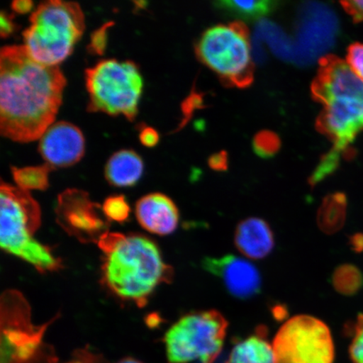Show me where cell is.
Masks as SVG:
<instances>
[{
	"instance_id": "cell-1",
	"label": "cell",
	"mask_w": 363,
	"mask_h": 363,
	"mask_svg": "<svg viewBox=\"0 0 363 363\" xmlns=\"http://www.w3.org/2000/svg\"><path fill=\"white\" fill-rule=\"evenodd\" d=\"M67 81L58 66L34 60L24 45L0 52V133L15 142L42 138L53 124Z\"/></svg>"
},
{
	"instance_id": "cell-2",
	"label": "cell",
	"mask_w": 363,
	"mask_h": 363,
	"mask_svg": "<svg viewBox=\"0 0 363 363\" xmlns=\"http://www.w3.org/2000/svg\"><path fill=\"white\" fill-rule=\"evenodd\" d=\"M98 245L104 253L103 283L123 301L144 307L157 286L171 282L174 270L152 240L107 233Z\"/></svg>"
},
{
	"instance_id": "cell-3",
	"label": "cell",
	"mask_w": 363,
	"mask_h": 363,
	"mask_svg": "<svg viewBox=\"0 0 363 363\" xmlns=\"http://www.w3.org/2000/svg\"><path fill=\"white\" fill-rule=\"evenodd\" d=\"M311 93L323 106L317 130L331 140L334 151L351 157V145L363 131V81L347 62L328 55L320 58Z\"/></svg>"
},
{
	"instance_id": "cell-4",
	"label": "cell",
	"mask_w": 363,
	"mask_h": 363,
	"mask_svg": "<svg viewBox=\"0 0 363 363\" xmlns=\"http://www.w3.org/2000/svg\"><path fill=\"white\" fill-rule=\"evenodd\" d=\"M0 212V245L4 251L30 263L40 272L60 269V259L34 238L42 223V214L29 191L2 181Z\"/></svg>"
},
{
	"instance_id": "cell-5",
	"label": "cell",
	"mask_w": 363,
	"mask_h": 363,
	"mask_svg": "<svg viewBox=\"0 0 363 363\" xmlns=\"http://www.w3.org/2000/svg\"><path fill=\"white\" fill-rule=\"evenodd\" d=\"M30 21L23 33V45L35 61L47 66H57L65 61L85 28L79 4L62 0L40 3Z\"/></svg>"
},
{
	"instance_id": "cell-6",
	"label": "cell",
	"mask_w": 363,
	"mask_h": 363,
	"mask_svg": "<svg viewBox=\"0 0 363 363\" xmlns=\"http://www.w3.org/2000/svg\"><path fill=\"white\" fill-rule=\"evenodd\" d=\"M85 80L89 111L135 119L143 81L134 62L104 59L85 70Z\"/></svg>"
},
{
	"instance_id": "cell-7",
	"label": "cell",
	"mask_w": 363,
	"mask_h": 363,
	"mask_svg": "<svg viewBox=\"0 0 363 363\" xmlns=\"http://www.w3.org/2000/svg\"><path fill=\"white\" fill-rule=\"evenodd\" d=\"M30 308L23 295L8 290L1 297V363H57L52 346L44 342L51 321L31 322Z\"/></svg>"
},
{
	"instance_id": "cell-8",
	"label": "cell",
	"mask_w": 363,
	"mask_h": 363,
	"mask_svg": "<svg viewBox=\"0 0 363 363\" xmlns=\"http://www.w3.org/2000/svg\"><path fill=\"white\" fill-rule=\"evenodd\" d=\"M196 54L204 65L233 87L247 88L254 79L249 33L242 22L211 27L196 45Z\"/></svg>"
},
{
	"instance_id": "cell-9",
	"label": "cell",
	"mask_w": 363,
	"mask_h": 363,
	"mask_svg": "<svg viewBox=\"0 0 363 363\" xmlns=\"http://www.w3.org/2000/svg\"><path fill=\"white\" fill-rule=\"evenodd\" d=\"M228 321L217 311L190 313L165 335L169 363H214L223 349Z\"/></svg>"
},
{
	"instance_id": "cell-10",
	"label": "cell",
	"mask_w": 363,
	"mask_h": 363,
	"mask_svg": "<svg viewBox=\"0 0 363 363\" xmlns=\"http://www.w3.org/2000/svg\"><path fill=\"white\" fill-rule=\"evenodd\" d=\"M274 363H333V337L323 321L310 315L291 318L274 340Z\"/></svg>"
},
{
	"instance_id": "cell-11",
	"label": "cell",
	"mask_w": 363,
	"mask_h": 363,
	"mask_svg": "<svg viewBox=\"0 0 363 363\" xmlns=\"http://www.w3.org/2000/svg\"><path fill=\"white\" fill-rule=\"evenodd\" d=\"M338 30L337 17L330 7L318 2L303 4L294 40V62L299 65H311L333 48Z\"/></svg>"
},
{
	"instance_id": "cell-12",
	"label": "cell",
	"mask_w": 363,
	"mask_h": 363,
	"mask_svg": "<svg viewBox=\"0 0 363 363\" xmlns=\"http://www.w3.org/2000/svg\"><path fill=\"white\" fill-rule=\"evenodd\" d=\"M56 213L62 228L81 242L98 243L108 233L111 221L102 207L91 201L89 194L82 190L67 189L59 195Z\"/></svg>"
},
{
	"instance_id": "cell-13",
	"label": "cell",
	"mask_w": 363,
	"mask_h": 363,
	"mask_svg": "<svg viewBox=\"0 0 363 363\" xmlns=\"http://www.w3.org/2000/svg\"><path fill=\"white\" fill-rule=\"evenodd\" d=\"M204 270L218 277L227 291L235 298L249 299L260 294L262 278L255 265L235 255L206 257L202 262Z\"/></svg>"
},
{
	"instance_id": "cell-14",
	"label": "cell",
	"mask_w": 363,
	"mask_h": 363,
	"mask_svg": "<svg viewBox=\"0 0 363 363\" xmlns=\"http://www.w3.org/2000/svg\"><path fill=\"white\" fill-rule=\"evenodd\" d=\"M39 152L52 169L74 165L84 154L83 133L69 122L53 123L40 138Z\"/></svg>"
},
{
	"instance_id": "cell-15",
	"label": "cell",
	"mask_w": 363,
	"mask_h": 363,
	"mask_svg": "<svg viewBox=\"0 0 363 363\" xmlns=\"http://www.w3.org/2000/svg\"><path fill=\"white\" fill-rule=\"evenodd\" d=\"M135 216L144 230L158 235H170L179 223L178 207L167 195L154 193L140 199Z\"/></svg>"
},
{
	"instance_id": "cell-16",
	"label": "cell",
	"mask_w": 363,
	"mask_h": 363,
	"mask_svg": "<svg viewBox=\"0 0 363 363\" xmlns=\"http://www.w3.org/2000/svg\"><path fill=\"white\" fill-rule=\"evenodd\" d=\"M235 245L244 256L251 259H262L269 256L274 248V235L266 220L250 217L238 225Z\"/></svg>"
},
{
	"instance_id": "cell-17",
	"label": "cell",
	"mask_w": 363,
	"mask_h": 363,
	"mask_svg": "<svg viewBox=\"0 0 363 363\" xmlns=\"http://www.w3.org/2000/svg\"><path fill=\"white\" fill-rule=\"evenodd\" d=\"M143 159L131 150L113 153L106 166V178L116 187H130L138 183L143 174Z\"/></svg>"
},
{
	"instance_id": "cell-18",
	"label": "cell",
	"mask_w": 363,
	"mask_h": 363,
	"mask_svg": "<svg viewBox=\"0 0 363 363\" xmlns=\"http://www.w3.org/2000/svg\"><path fill=\"white\" fill-rule=\"evenodd\" d=\"M267 335V329L261 326L255 334L235 345L225 363H274V349Z\"/></svg>"
},
{
	"instance_id": "cell-19",
	"label": "cell",
	"mask_w": 363,
	"mask_h": 363,
	"mask_svg": "<svg viewBox=\"0 0 363 363\" xmlns=\"http://www.w3.org/2000/svg\"><path fill=\"white\" fill-rule=\"evenodd\" d=\"M347 199L343 193L328 195L317 213V224L328 235L338 233L346 221Z\"/></svg>"
},
{
	"instance_id": "cell-20",
	"label": "cell",
	"mask_w": 363,
	"mask_h": 363,
	"mask_svg": "<svg viewBox=\"0 0 363 363\" xmlns=\"http://www.w3.org/2000/svg\"><path fill=\"white\" fill-rule=\"evenodd\" d=\"M262 43L269 45L272 51L284 60H294V43L279 26L271 21H262L255 33V48Z\"/></svg>"
},
{
	"instance_id": "cell-21",
	"label": "cell",
	"mask_w": 363,
	"mask_h": 363,
	"mask_svg": "<svg viewBox=\"0 0 363 363\" xmlns=\"http://www.w3.org/2000/svg\"><path fill=\"white\" fill-rule=\"evenodd\" d=\"M278 2L269 0L260 1H218L216 6L220 11L240 19L254 21L260 19L272 13L278 6Z\"/></svg>"
},
{
	"instance_id": "cell-22",
	"label": "cell",
	"mask_w": 363,
	"mask_h": 363,
	"mask_svg": "<svg viewBox=\"0 0 363 363\" xmlns=\"http://www.w3.org/2000/svg\"><path fill=\"white\" fill-rule=\"evenodd\" d=\"M52 170L47 163L40 166L16 167L11 169L17 187L29 190H45L49 186V172Z\"/></svg>"
},
{
	"instance_id": "cell-23",
	"label": "cell",
	"mask_w": 363,
	"mask_h": 363,
	"mask_svg": "<svg viewBox=\"0 0 363 363\" xmlns=\"http://www.w3.org/2000/svg\"><path fill=\"white\" fill-rule=\"evenodd\" d=\"M331 284L339 294L345 296H353L363 287V274L356 266L340 265L334 271Z\"/></svg>"
},
{
	"instance_id": "cell-24",
	"label": "cell",
	"mask_w": 363,
	"mask_h": 363,
	"mask_svg": "<svg viewBox=\"0 0 363 363\" xmlns=\"http://www.w3.org/2000/svg\"><path fill=\"white\" fill-rule=\"evenodd\" d=\"M104 216L108 220L123 223L130 214V208L123 195H113L106 199L103 206Z\"/></svg>"
},
{
	"instance_id": "cell-25",
	"label": "cell",
	"mask_w": 363,
	"mask_h": 363,
	"mask_svg": "<svg viewBox=\"0 0 363 363\" xmlns=\"http://www.w3.org/2000/svg\"><path fill=\"white\" fill-rule=\"evenodd\" d=\"M340 157L342 156L333 149L322 157L319 164L317 165L316 169L313 172L310 179H308V183L312 187H315V185L328 178V176L333 174L337 169Z\"/></svg>"
},
{
	"instance_id": "cell-26",
	"label": "cell",
	"mask_w": 363,
	"mask_h": 363,
	"mask_svg": "<svg viewBox=\"0 0 363 363\" xmlns=\"http://www.w3.org/2000/svg\"><path fill=\"white\" fill-rule=\"evenodd\" d=\"M281 146L279 136L271 131H262L254 138L253 148L258 156L271 157L274 156Z\"/></svg>"
},
{
	"instance_id": "cell-27",
	"label": "cell",
	"mask_w": 363,
	"mask_h": 363,
	"mask_svg": "<svg viewBox=\"0 0 363 363\" xmlns=\"http://www.w3.org/2000/svg\"><path fill=\"white\" fill-rule=\"evenodd\" d=\"M347 330L352 335L349 348L351 361L352 363H363V315H358Z\"/></svg>"
},
{
	"instance_id": "cell-28",
	"label": "cell",
	"mask_w": 363,
	"mask_h": 363,
	"mask_svg": "<svg viewBox=\"0 0 363 363\" xmlns=\"http://www.w3.org/2000/svg\"><path fill=\"white\" fill-rule=\"evenodd\" d=\"M347 63L354 74L363 81V43H353L348 48Z\"/></svg>"
},
{
	"instance_id": "cell-29",
	"label": "cell",
	"mask_w": 363,
	"mask_h": 363,
	"mask_svg": "<svg viewBox=\"0 0 363 363\" xmlns=\"http://www.w3.org/2000/svg\"><path fill=\"white\" fill-rule=\"evenodd\" d=\"M113 25V22H107L93 33L88 45L89 52L102 55L106 48L108 30Z\"/></svg>"
},
{
	"instance_id": "cell-30",
	"label": "cell",
	"mask_w": 363,
	"mask_h": 363,
	"mask_svg": "<svg viewBox=\"0 0 363 363\" xmlns=\"http://www.w3.org/2000/svg\"><path fill=\"white\" fill-rule=\"evenodd\" d=\"M345 11L352 18L354 22H363V0L340 2Z\"/></svg>"
},
{
	"instance_id": "cell-31",
	"label": "cell",
	"mask_w": 363,
	"mask_h": 363,
	"mask_svg": "<svg viewBox=\"0 0 363 363\" xmlns=\"http://www.w3.org/2000/svg\"><path fill=\"white\" fill-rule=\"evenodd\" d=\"M67 363H107L101 356L91 352L87 349L76 351L74 360Z\"/></svg>"
},
{
	"instance_id": "cell-32",
	"label": "cell",
	"mask_w": 363,
	"mask_h": 363,
	"mask_svg": "<svg viewBox=\"0 0 363 363\" xmlns=\"http://www.w3.org/2000/svg\"><path fill=\"white\" fill-rule=\"evenodd\" d=\"M139 138L140 143L147 147L156 146L159 140L157 131L149 126H144L140 129Z\"/></svg>"
},
{
	"instance_id": "cell-33",
	"label": "cell",
	"mask_w": 363,
	"mask_h": 363,
	"mask_svg": "<svg viewBox=\"0 0 363 363\" xmlns=\"http://www.w3.org/2000/svg\"><path fill=\"white\" fill-rule=\"evenodd\" d=\"M15 23L13 21V17L8 13L2 12L0 16V33L3 38L13 33L15 30Z\"/></svg>"
},
{
	"instance_id": "cell-34",
	"label": "cell",
	"mask_w": 363,
	"mask_h": 363,
	"mask_svg": "<svg viewBox=\"0 0 363 363\" xmlns=\"http://www.w3.org/2000/svg\"><path fill=\"white\" fill-rule=\"evenodd\" d=\"M210 166L213 169H216L218 171H222L227 169V156L224 152H221L220 154H216L211 157Z\"/></svg>"
},
{
	"instance_id": "cell-35",
	"label": "cell",
	"mask_w": 363,
	"mask_h": 363,
	"mask_svg": "<svg viewBox=\"0 0 363 363\" xmlns=\"http://www.w3.org/2000/svg\"><path fill=\"white\" fill-rule=\"evenodd\" d=\"M33 6V2L30 0H16L12 2V9L17 13H25L30 11Z\"/></svg>"
},
{
	"instance_id": "cell-36",
	"label": "cell",
	"mask_w": 363,
	"mask_h": 363,
	"mask_svg": "<svg viewBox=\"0 0 363 363\" xmlns=\"http://www.w3.org/2000/svg\"><path fill=\"white\" fill-rule=\"evenodd\" d=\"M349 242L354 252L357 253L363 252V234L357 233L351 235Z\"/></svg>"
},
{
	"instance_id": "cell-37",
	"label": "cell",
	"mask_w": 363,
	"mask_h": 363,
	"mask_svg": "<svg viewBox=\"0 0 363 363\" xmlns=\"http://www.w3.org/2000/svg\"><path fill=\"white\" fill-rule=\"evenodd\" d=\"M116 363H143V362L135 360V359H134V358L126 357V358H124V359H122Z\"/></svg>"
}]
</instances>
